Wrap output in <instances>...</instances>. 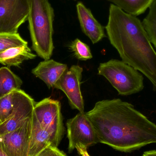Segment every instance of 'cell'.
I'll list each match as a JSON object with an SVG mask.
<instances>
[{
	"mask_svg": "<svg viewBox=\"0 0 156 156\" xmlns=\"http://www.w3.org/2000/svg\"><path fill=\"white\" fill-rule=\"evenodd\" d=\"M92 124L99 143L115 150L131 153L156 143V125L120 99L105 100L85 112Z\"/></svg>",
	"mask_w": 156,
	"mask_h": 156,
	"instance_id": "obj_1",
	"label": "cell"
},
{
	"mask_svg": "<svg viewBox=\"0 0 156 156\" xmlns=\"http://www.w3.org/2000/svg\"><path fill=\"white\" fill-rule=\"evenodd\" d=\"M105 29L122 61L144 75L156 91V52L141 21L112 4Z\"/></svg>",
	"mask_w": 156,
	"mask_h": 156,
	"instance_id": "obj_2",
	"label": "cell"
},
{
	"mask_svg": "<svg viewBox=\"0 0 156 156\" xmlns=\"http://www.w3.org/2000/svg\"><path fill=\"white\" fill-rule=\"evenodd\" d=\"M28 27L32 47L38 56L50 59L54 49L55 12L48 0H29Z\"/></svg>",
	"mask_w": 156,
	"mask_h": 156,
	"instance_id": "obj_3",
	"label": "cell"
},
{
	"mask_svg": "<svg viewBox=\"0 0 156 156\" xmlns=\"http://www.w3.org/2000/svg\"><path fill=\"white\" fill-rule=\"evenodd\" d=\"M98 72L109 81L120 95L128 96L140 92L144 87L143 75L121 60L111 59L101 63Z\"/></svg>",
	"mask_w": 156,
	"mask_h": 156,
	"instance_id": "obj_4",
	"label": "cell"
},
{
	"mask_svg": "<svg viewBox=\"0 0 156 156\" xmlns=\"http://www.w3.org/2000/svg\"><path fill=\"white\" fill-rule=\"evenodd\" d=\"M33 116L43 128L52 133L60 144L64 133L60 102L46 98L36 103Z\"/></svg>",
	"mask_w": 156,
	"mask_h": 156,
	"instance_id": "obj_5",
	"label": "cell"
},
{
	"mask_svg": "<svg viewBox=\"0 0 156 156\" xmlns=\"http://www.w3.org/2000/svg\"><path fill=\"white\" fill-rule=\"evenodd\" d=\"M29 0H0V34H17L28 19Z\"/></svg>",
	"mask_w": 156,
	"mask_h": 156,
	"instance_id": "obj_6",
	"label": "cell"
},
{
	"mask_svg": "<svg viewBox=\"0 0 156 156\" xmlns=\"http://www.w3.org/2000/svg\"><path fill=\"white\" fill-rule=\"evenodd\" d=\"M66 126L69 153L76 149L77 144H81L88 148L99 143L96 131L85 112H79L75 117L69 119Z\"/></svg>",
	"mask_w": 156,
	"mask_h": 156,
	"instance_id": "obj_7",
	"label": "cell"
},
{
	"mask_svg": "<svg viewBox=\"0 0 156 156\" xmlns=\"http://www.w3.org/2000/svg\"><path fill=\"white\" fill-rule=\"evenodd\" d=\"M32 117L14 131L0 135V144L8 156H29Z\"/></svg>",
	"mask_w": 156,
	"mask_h": 156,
	"instance_id": "obj_8",
	"label": "cell"
},
{
	"mask_svg": "<svg viewBox=\"0 0 156 156\" xmlns=\"http://www.w3.org/2000/svg\"><path fill=\"white\" fill-rule=\"evenodd\" d=\"M83 71L80 66L73 65L62 75L54 87L66 94L72 109L81 113L84 112V101L80 90Z\"/></svg>",
	"mask_w": 156,
	"mask_h": 156,
	"instance_id": "obj_9",
	"label": "cell"
},
{
	"mask_svg": "<svg viewBox=\"0 0 156 156\" xmlns=\"http://www.w3.org/2000/svg\"><path fill=\"white\" fill-rule=\"evenodd\" d=\"M76 11L82 31L93 44L98 43L106 37L104 27L95 19L90 9L81 2L77 4Z\"/></svg>",
	"mask_w": 156,
	"mask_h": 156,
	"instance_id": "obj_10",
	"label": "cell"
},
{
	"mask_svg": "<svg viewBox=\"0 0 156 156\" xmlns=\"http://www.w3.org/2000/svg\"><path fill=\"white\" fill-rule=\"evenodd\" d=\"M59 144L55 136L43 128L33 115L29 156H37L48 147Z\"/></svg>",
	"mask_w": 156,
	"mask_h": 156,
	"instance_id": "obj_11",
	"label": "cell"
},
{
	"mask_svg": "<svg viewBox=\"0 0 156 156\" xmlns=\"http://www.w3.org/2000/svg\"><path fill=\"white\" fill-rule=\"evenodd\" d=\"M67 69L66 64L48 59L40 62L32 70V73L44 81L50 89L55 87L57 82Z\"/></svg>",
	"mask_w": 156,
	"mask_h": 156,
	"instance_id": "obj_12",
	"label": "cell"
},
{
	"mask_svg": "<svg viewBox=\"0 0 156 156\" xmlns=\"http://www.w3.org/2000/svg\"><path fill=\"white\" fill-rule=\"evenodd\" d=\"M35 103L34 99L29 96L9 118L0 124V135L14 131L27 118L32 117Z\"/></svg>",
	"mask_w": 156,
	"mask_h": 156,
	"instance_id": "obj_13",
	"label": "cell"
},
{
	"mask_svg": "<svg viewBox=\"0 0 156 156\" xmlns=\"http://www.w3.org/2000/svg\"><path fill=\"white\" fill-rule=\"evenodd\" d=\"M29 96L20 89L0 98V124L9 118Z\"/></svg>",
	"mask_w": 156,
	"mask_h": 156,
	"instance_id": "obj_14",
	"label": "cell"
},
{
	"mask_svg": "<svg viewBox=\"0 0 156 156\" xmlns=\"http://www.w3.org/2000/svg\"><path fill=\"white\" fill-rule=\"evenodd\" d=\"M36 55L28 45L12 48L0 53V63L8 66H19L23 61L33 59Z\"/></svg>",
	"mask_w": 156,
	"mask_h": 156,
	"instance_id": "obj_15",
	"label": "cell"
},
{
	"mask_svg": "<svg viewBox=\"0 0 156 156\" xmlns=\"http://www.w3.org/2000/svg\"><path fill=\"white\" fill-rule=\"evenodd\" d=\"M22 80L8 68H0V98L15 90H20Z\"/></svg>",
	"mask_w": 156,
	"mask_h": 156,
	"instance_id": "obj_16",
	"label": "cell"
},
{
	"mask_svg": "<svg viewBox=\"0 0 156 156\" xmlns=\"http://www.w3.org/2000/svg\"><path fill=\"white\" fill-rule=\"evenodd\" d=\"M127 13L136 16L144 13L154 0H107Z\"/></svg>",
	"mask_w": 156,
	"mask_h": 156,
	"instance_id": "obj_17",
	"label": "cell"
},
{
	"mask_svg": "<svg viewBox=\"0 0 156 156\" xmlns=\"http://www.w3.org/2000/svg\"><path fill=\"white\" fill-rule=\"evenodd\" d=\"M149 8L148 14L142 24L150 42L156 48V0H154Z\"/></svg>",
	"mask_w": 156,
	"mask_h": 156,
	"instance_id": "obj_18",
	"label": "cell"
},
{
	"mask_svg": "<svg viewBox=\"0 0 156 156\" xmlns=\"http://www.w3.org/2000/svg\"><path fill=\"white\" fill-rule=\"evenodd\" d=\"M28 45L18 33L0 34V53L12 48Z\"/></svg>",
	"mask_w": 156,
	"mask_h": 156,
	"instance_id": "obj_19",
	"label": "cell"
},
{
	"mask_svg": "<svg viewBox=\"0 0 156 156\" xmlns=\"http://www.w3.org/2000/svg\"><path fill=\"white\" fill-rule=\"evenodd\" d=\"M69 48L78 59L86 61L92 58L90 49L88 45L76 38L71 42Z\"/></svg>",
	"mask_w": 156,
	"mask_h": 156,
	"instance_id": "obj_20",
	"label": "cell"
},
{
	"mask_svg": "<svg viewBox=\"0 0 156 156\" xmlns=\"http://www.w3.org/2000/svg\"><path fill=\"white\" fill-rule=\"evenodd\" d=\"M37 156H67L57 147L50 146L43 150Z\"/></svg>",
	"mask_w": 156,
	"mask_h": 156,
	"instance_id": "obj_21",
	"label": "cell"
},
{
	"mask_svg": "<svg viewBox=\"0 0 156 156\" xmlns=\"http://www.w3.org/2000/svg\"><path fill=\"white\" fill-rule=\"evenodd\" d=\"M76 149L79 154L81 156H90L87 152V147L81 144H77L76 146Z\"/></svg>",
	"mask_w": 156,
	"mask_h": 156,
	"instance_id": "obj_22",
	"label": "cell"
},
{
	"mask_svg": "<svg viewBox=\"0 0 156 156\" xmlns=\"http://www.w3.org/2000/svg\"><path fill=\"white\" fill-rule=\"evenodd\" d=\"M142 156H156V150H151L145 152Z\"/></svg>",
	"mask_w": 156,
	"mask_h": 156,
	"instance_id": "obj_23",
	"label": "cell"
},
{
	"mask_svg": "<svg viewBox=\"0 0 156 156\" xmlns=\"http://www.w3.org/2000/svg\"><path fill=\"white\" fill-rule=\"evenodd\" d=\"M0 156H8L6 153L4 151L1 144H0Z\"/></svg>",
	"mask_w": 156,
	"mask_h": 156,
	"instance_id": "obj_24",
	"label": "cell"
},
{
	"mask_svg": "<svg viewBox=\"0 0 156 156\" xmlns=\"http://www.w3.org/2000/svg\"><path fill=\"white\" fill-rule=\"evenodd\" d=\"M75 1H76V0H75Z\"/></svg>",
	"mask_w": 156,
	"mask_h": 156,
	"instance_id": "obj_25",
	"label": "cell"
}]
</instances>
